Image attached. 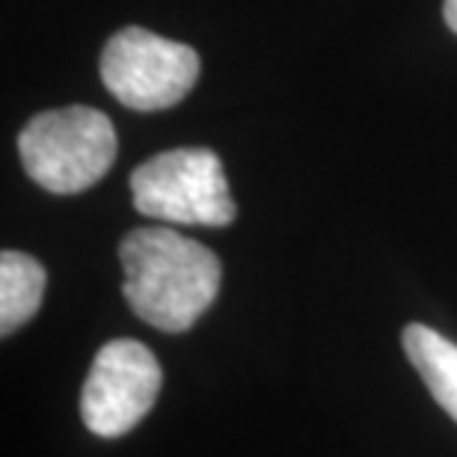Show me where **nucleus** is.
<instances>
[{
  "mask_svg": "<svg viewBox=\"0 0 457 457\" xmlns=\"http://www.w3.org/2000/svg\"><path fill=\"white\" fill-rule=\"evenodd\" d=\"M125 300L154 330L185 333L208 312L220 291V259L172 228H134L119 244Z\"/></svg>",
  "mask_w": 457,
  "mask_h": 457,
  "instance_id": "obj_1",
  "label": "nucleus"
},
{
  "mask_svg": "<svg viewBox=\"0 0 457 457\" xmlns=\"http://www.w3.org/2000/svg\"><path fill=\"white\" fill-rule=\"evenodd\" d=\"M199 78V54L185 42L125 27L102 51V80L119 104L140 113L179 104Z\"/></svg>",
  "mask_w": 457,
  "mask_h": 457,
  "instance_id": "obj_4",
  "label": "nucleus"
},
{
  "mask_svg": "<svg viewBox=\"0 0 457 457\" xmlns=\"http://www.w3.org/2000/svg\"><path fill=\"white\" fill-rule=\"evenodd\" d=\"M45 295V268L33 255L6 250L0 255V333L12 336L36 315Z\"/></svg>",
  "mask_w": 457,
  "mask_h": 457,
  "instance_id": "obj_7",
  "label": "nucleus"
},
{
  "mask_svg": "<svg viewBox=\"0 0 457 457\" xmlns=\"http://www.w3.org/2000/svg\"><path fill=\"white\" fill-rule=\"evenodd\" d=\"M161 365L143 342L113 339L96 353L84 389L80 419L98 436H122L154 407Z\"/></svg>",
  "mask_w": 457,
  "mask_h": 457,
  "instance_id": "obj_5",
  "label": "nucleus"
},
{
  "mask_svg": "<svg viewBox=\"0 0 457 457\" xmlns=\"http://www.w3.org/2000/svg\"><path fill=\"white\" fill-rule=\"evenodd\" d=\"M134 208L145 217L185 226H228L235 203L223 161L212 149H170L131 172Z\"/></svg>",
  "mask_w": 457,
  "mask_h": 457,
  "instance_id": "obj_3",
  "label": "nucleus"
},
{
  "mask_svg": "<svg viewBox=\"0 0 457 457\" xmlns=\"http://www.w3.org/2000/svg\"><path fill=\"white\" fill-rule=\"evenodd\" d=\"M18 154L27 176L48 194H80L113 167L116 131L111 119L96 107H60L24 125Z\"/></svg>",
  "mask_w": 457,
  "mask_h": 457,
  "instance_id": "obj_2",
  "label": "nucleus"
},
{
  "mask_svg": "<svg viewBox=\"0 0 457 457\" xmlns=\"http://www.w3.org/2000/svg\"><path fill=\"white\" fill-rule=\"evenodd\" d=\"M401 342L434 401L457 422V345L425 324L404 327Z\"/></svg>",
  "mask_w": 457,
  "mask_h": 457,
  "instance_id": "obj_6",
  "label": "nucleus"
},
{
  "mask_svg": "<svg viewBox=\"0 0 457 457\" xmlns=\"http://www.w3.org/2000/svg\"><path fill=\"white\" fill-rule=\"evenodd\" d=\"M443 15H445V24H449L452 30L457 33V0H445Z\"/></svg>",
  "mask_w": 457,
  "mask_h": 457,
  "instance_id": "obj_8",
  "label": "nucleus"
}]
</instances>
